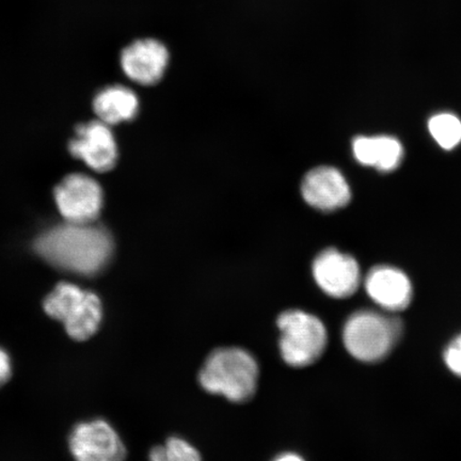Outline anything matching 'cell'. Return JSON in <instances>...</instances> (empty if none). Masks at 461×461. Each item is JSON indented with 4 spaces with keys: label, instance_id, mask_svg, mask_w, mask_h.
I'll list each match as a JSON object with an SVG mask.
<instances>
[{
    "label": "cell",
    "instance_id": "ac0fdd59",
    "mask_svg": "<svg viewBox=\"0 0 461 461\" xmlns=\"http://www.w3.org/2000/svg\"><path fill=\"white\" fill-rule=\"evenodd\" d=\"M13 372V365L7 353L3 348H0V387L8 382Z\"/></svg>",
    "mask_w": 461,
    "mask_h": 461
},
{
    "label": "cell",
    "instance_id": "3957f363",
    "mask_svg": "<svg viewBox=\"0 0 461 461\" xmlns=\"http://www.w3.org/2000/svg\"><path fill=\"white\" fill-rule=\"evenodd\" d=\"M402 321L399 316L361 310L351 314L343 327V343L355 359L366 363L382 361L399 343Z\"/></svg>",
    "mask_w": 461,
    "mask_h": 461
},
{
    "label": "cell",
    "instance_id": "4fadbf2b",
    "mask_svg": "<svg viewBox=\"0 0 461 461\" xmlns=\"http://www.w3.org/2000/svg\"><path fill=\"white\" fill-rule=\"evenodd\" d=\"M353 151L361 165L374 167L383 172L395 170L403 157L402 143L390 136L357 137Z\"/></svg>",
    "mask_w": 461,
    "mask_h": 461
},
{
    "label": "cell",
    "instance_id": "5bb4252c",
    "mask_svg": "<svg viewBox=\"0 0 461 461\" xmlns=\"http://www.w3.org/2000/svg\"><path fill=\"white\" fill-rule=\"evenodd\" d=\"M94 108L102 122L114 125L135 119L140 111V101L128 86L113 85L96 95Z\"/></svg>",
    "mask_w": 461,
    "mask_h": 461
},
{
    "label": "cell",
    "instance_id": "7c38bea8",
    "mask_svg": "<svg viewBox=\"0 0 461 461\" xmlns=\"http://www.w3.org/2000/svg\"><path fill=\"white\" fill-rule=\"evenodd\" d=\"M365 285L372 301L390 313L401 312L412 301V285L407 275L387 265L372 268Z\"/></svg>",
    "mask_w": 461,
    "mask_h": 461
},
{
    "label": "cell",
    "instance_id": "7a4b0ae2",
    "mask_svg": "<svg viewBox=\"0 0 461 461\" xmlns=\"http://www.w3.org/2000/svg\"><path fill=\"white\" fill-rule=\"evenodd\" d=\"M259 368L249 351L240 348H221L207 356L199 372V384L211 394L243 403L256 395Z\"/></svg>",
    "mask_w": 461,
    "mask_h": 461
},
{
    "label": "cell",
    "instance_id": "9c48e42d",
    "mask_svg": "<svg viewBox=\"0 0 461 461\" xmlns=\"http://www.w3.org/2000/svg\"><path fill=\"white\" fill-rule=\"evenodd\" d=\"M70 448L77 461L126 459V448L118 432L103 420L77 425L70 437Z\"/></svg>",
    "mask_w": 461,
    "mask_h": 461
},
{
    "label": "cell",
    "instance_id": "9a60e30c",
    "mask_svg": "<svg viewBox=\"0 0 461 461\" xmlns=\"http://www.w3.org/2000/svg\"><path fill=\"white\" fill-rule=\"evenodd\" d=\"M429 129L434 140L445 149L461 142V121L452 113H438L429 120Z\"/></svg>",
    "mask_w": 461,
    "mask_h": 461
},
{
    "label": "cell",
    "instance_id": "ba28073f",
    "mask_svg": "<svg viewBox=\"0 0 461 461\" xmlns=\"http://www.w3.org/2000/svg\"><path fill=\"white\" fill-rule=\"evenodd\" d=\"M312 275L321 290L337 299L354 295L361 282L360 267L356 259L334 248L315 258Z\"/></svg>",
    "mask_w": 461,
    "mask_h": 461
},
{
    "label": "cell",
    "instance_id": "d6986e66",
    "mask_svg": "<svg viewBox=\"0 0 461 461\" xmlns=\"http://www.w3.org/2000/svg\"><path fill=\"white\" fill-rule=\"evenodd\" d=\"M274 461H304L301 455L295 453H285L276 457Z\"/></svg>",
    "mask_w": 461,
    "mask_h": 461
},
{
    "label": "cell",
    "instance_id": "6da1fadb",
    "mask_svg": "<svg viewBox=\"0 0 461 461\" xmlns=\"http://www.w3.org/2000/svg\"><path fill=\"white\" fill-rule=\"evenodd\" d=\"M36 251L50 264L78 275H95L111 261L112 235L91 223L67 222L39 236Z\"/></svg>",
    "mask_w": 461,
    "mask_h": 461
},
{
    "label": "cell",
    "instance_id": "8992f818",
    "mask_svg": "<svg viewBox=\"0 0 461 461\" xmlns=\"http://www.w3.org/2000/svg\"><path fill=\"white\" fill-rule=\"evenodd\" d=\"M55 199L61 215L71 223H92L103 206L101 186L84 175L67 176L56 187Z\"/></svg>",
    "mask_w": 461,
    "mask_h": 461
},
{
    "label": "cell",
    "instance_id": "277c9868",
    "mask_svg": "<svg viewBox=\"0 0 461 461\" xmlns=\"http://www.w3.org/2000/svg\"><path fill=\"white\" fill-rule=\"evenodd\" d=\"M276 327L280 354L287 366L307 367L325 353L328 332L319 317L303 310H286L276 319Z\"/></svg>",
    "mask_w": 461,
    "mask_h": 461
},
{
    "label": "cell",
    "instance_id": "52a82bcc",
    "mask_svg": "<svg viewBox=\"0 0 461 461\" xmlns=\"http://www.w3.org/2000/svg\"><path fill=\"white\" fill-rule=\"evenodd\" d=\"M167 46L153 38L135 40L121 51L120 65L131 82L154 86L163 79L169 66Z\"/></svg>",
    "mask_w": 461,
    "mask_h": 461
},
{
    "label": "cell",
    "instance_id": "e0dca14e",
    "mask_svg": "<svg viewBox=\"0 0 461 461\" xmlns=\"http://www.w3.org/2000/svg\"><path fill=\"white\" fill-rule=\"evenodd\" d=\"M443 360L448 370L461 378V333L447 346Z\"/></svg>",
    "mask_w": 461,
    "mask_h": 461
},
{
    "label": "cell",
    "instance_id": "5b68a950",
    "mask_svg": "<svg viewBox=\"0 0 461 461\" xmlns=\"http://www.w3.org/2000/svg\"><path fill=\"white\" fill-rule=\"evenodd\" d=\"M44 310L61 321L68 336L77 341H86L94 336L103 319L100 298L71 284L58 285L46 297Z\"/></svg>",
    "mask_w": 461,
    "mask_h": 461
},
{
    "label": "cell",
    "instance_id": "30bf717a",
    "mask_svg": "<svg viewBox=\"0 0 461 461\" xmlns=\"http://www.w3.org/2000/svg\"><path fill=\"white\" fill-rule=\"evenodd\" d=\"M70 152L99 172L113 169L118 160L117 143L108 125L102 121L79 125L77 136L70 142Z\"/></svg>",
    "mask_w": 461,
    "mask_h": 461
},
{
    "label": "cell",
    "instance_id": "2e32d148",
    "mask_svg": "<svg viewBox=\"0 0 461 461\" xmlns=\"http://www.w3.org/2000/svg\"><path fill=\"white\" fill-rule=\"evenodd\" d=\"M149 461H202V457L192 443L180 437H170L165 445L151 449Z\"/></svg>",
    "mask_w": 461,
    "mask_h": 461
},
{
    "label": "cell",
    "instance_id": "8fae6325",
    "mask_svg": "<svg viewBox=\"0 0 461 461\" xmlns=\"http://www.w3.org/2000/svg\"><path fill=\"white\" fill-rule=\"evenodd\" d=\"M302 194L307 204L321 212H333L348 205L350 187L342 172L330 166L317 167L304 176Z\"/></svg>",
    "mask_w": 461,
    "mask_h": 461
}]
</instances>
